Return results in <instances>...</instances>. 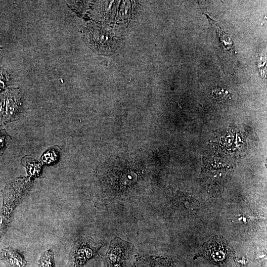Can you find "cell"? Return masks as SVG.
I'll list each match as a JSON object with an SVG mask.
<instances>
[{
    "mask_svg": "<svg viewBox=\"0 0 267 267\" xmlns=\"http://www.w3.org/2000/svg\"><path fill=\"white\" fill-rule=\"evenodd\" d=\"M134 246L118 237L113 238L104 259L103 267H125Z\"/></svg>",
    "mask_w": 267,
    "mask_h": 267,
    "instance_id": "cell-2",
    "label": "cell"
},
{
    "mask_svg": "<svg viewBox=\"0 0 267 267\" xmlns=\"http://www.w3.org/2000/svg\"><path fill=\"white\" fill-rule=\"evenodd\" d=\"M58 158V153L56 150L50 149L45 152L42 156L43 161L47 164H51L56 161Z\"/></svg>",
    "mask_w": 267,
    "mask_h": 267,
    "instance_id": "cell-11",
    "label": "cell"
},
{
    "mask_svg": "<svg viewBox=\"0 0 267 267\" xmlns=\"http://www.w3.org/2000/svg\"><path fill=\"white\" fill-rule=\"evenodd\" d=\"M104 245L103 242H95L90 237L78 238L70 251L68 267H82L88 261L98 255Z\"/></svg>",
    "mask_w": 267,
    "mask_h": 267,
    "instance_id": "cell-1",
    "label": "cell"
},
{
    "mask_svg": "<svg viewBox=\"0 0 267 267\" xmlns=\"http://www.w3.org/2000/svg\"><path fill=\"white\" fill-rule=\"evenodd\" d=\"M39 267H55L54 253L51 248L44 251L38 261Z\"/></svg>",
    "mask_w": 267,
    "mask_h": 267,
    "instance_id": "cell-7",
    "label": "cell"
},
{
    "mask_svg": "<svg viewBox=\"0 0 267 267\" xmlns=\"http://www.w3.org/2000/svg\"><path fill=\"white\" fill-rule=\"evenodd\" d=\"M18 99L13 100L12 98H8L6 101V114L8 117H11L14 115L18 111Z\"/></svg>",
    "mask_w": 267,
    "mask_h": 267,
    "instance_id": "cell-8",
    "label": "cell"
},
{
    "mask_svg": "<svg viewBox=\"0 0 267 267\" xmlns=\"http://www.w3.org/2000/svg\"><path fill=\"white\" fill-rule=\"evenodd\" d=\"M27 182L24 179L17 182L15 189L12 193L5 195L3 204L0 213V239L6 232L9 226L12 213L24 195Z\"/></svg>",
    "mask_w": 267,
    "mask_h": 267,
    "instance_id": "cell-3",
    "label": "cell"
},
{
    "mask_svg": "<svg viewBox=\"0 0 267 267\" xmlns=\"http://www.w3.org/2000/svg\"><path fill=\"white\" fill-rule=\"evenodd\" d=\"M25 164L28 174L30 177H35L40 173L41 167L40 164L36 162L25 161Z\"/></svg>",
    "mask_w": 267,
    "mask_h": 267,
    "instance_id": "cell-9",
    "label": "cell"
},
{
    "mask_svg": "<svg viewBox=\"0 0 267 267\" xmlns=\"http://www.w3.org/2000/svg\"><path fill=\"white\" fill-rule=\"evenodd\" d=\"M164 260L159 258L149 256L136 257L133 267H164Z\"/></svg>",
    "mask_w": 267,
    "mask_h": 267,
    "instance_id": "cell-6",
    "label": "cell"
},
{
    "mask_svg": "<svg viewBox=\"0 0 267 267\" xmlns=\"http://www.w3.org/2000/svg\"><path fill=\"white\" fill-rule=\"evenodd\" d=\"M3 143V137L1 135H0V149L2 147Z\"/></svg>",
    "mask_w": 267,
    "mask_h": 267,
    "instance_id": "cell-12",
    "label": "cell"
},
{
    "mask_svg": "<svg viewBox=\"0 0 267 267\" xmlns=\"http://www.w3.org/2000/svg\"><path fill=\"white\" fill-rule=\"evenodd\" d=\"M226 242L222 237L216 236L206 242L202 247V254L211 262L222 264L229 255Z\"/></svg>",
    "mask_w": 267,
    "mask_h": 267,
    "instance_id": "cell-4",
    "label": "cell"
},
{
    "mask_svg": "<svg viewBox=\"0 0 267 267\" xmlns=\"http://www.w3.org/2000/svg\"><path fill=\"white\" fill-rule=\"evenodd\" d=\"M211 95L214 99L218 101L225 100L229 96L227 90L221 88H217L212 90Z\"/></svg>",
    "mask_w": 267,
    "mask_h": 267,
    "instance_id": "cell-10",
    "label": "cell"
},
{
    "mask_svg": "<svg viewBox=\"0 0 267 267\" xmlns=\"http://www.w3.org/2000/svg\"><path fill=\"white\" fill-rule=\"evenodd\" d=\"M0 258L7 267H24L27 264L24 256L10 246L1 250Z\"/></svg>",
    "mask_w": 267,
    "mask_h": 267,
    "instance_id": "cell-5",
    "label": "cell"
}]
</instances>
